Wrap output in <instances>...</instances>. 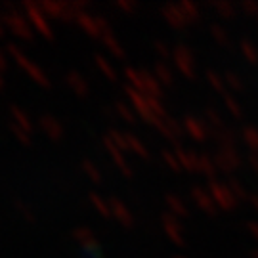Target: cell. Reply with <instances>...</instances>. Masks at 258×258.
Here are the masks:
<instances>
[{
  "label": "cell",
  "mask_w": 258,
  "mask_h": 258,
  "mask_svg": "<svg viewBox=\"0 0 258 258\" xmlns=\"http://www.w3.org/2000/svg\"><path fill=\"white\" fill-rule=\"evenodd\" d=\"M103 146H105V149H107V153L111 155V159L115 161V165H117V168L120 170V174L126 176V178H132V166L128 165V161H126V153L122 151V149H119L113 142H111V138H107V136H103Z\"/></svg>",
  "instance_id": "14"
},
{
  "label": "cell",
  "mask_w": 258,
  "mask_h": 258,
  "mask_svg": "<svg viewBox=\"0 0 258 258\" xmlns=\"http://www.w3.org/2000/svg\"><path fill=\"white\" fill-rule=\"evenodd\" d=\"M161 226H163V231H165L166 237L172 241V245L184 247L185 245L184 228H182V224H180V220L176 218L174 214H170L168 211L163 212L161 214Z\"/></svg>",
  "instance_id": "7"
},
{
  "label": "cell",
  "mask_w": 258,
  "mask_h": 258,
  "mask_svg": "<svg viewBox=\"0 0 258 258\" xmlns=\"http://www.w3.org/2000/svg\"><path fill=\"white\" fill-rule=\"evenodd\" d=\"M161 159H163V163H165L172 172H182V166H180V161H178V157H176L174 151H170V149H163Z\"/></svg>",
  "instance_id": "36"
},
{
  "label": "cell",
  "mask_w": 258,
  "mask_h": 258,
  "mask_svg": "<svg viewBox=\"0 0 258 258\" xmlns=\"http://www.w3.org/2000/svg\"><path fill=\"white\" fill-rule=\"evenodd\" d=\"M102 44L105 46V50L109 52L113 57H117V59H122L124 55H126V52H124V46L120 44V40L117 37H115V33L113 31H109V33H105L102 38Z\"/></svg>",
  "instance_id": "21"
},
{
  "label": "cell",
  "mask_w": 258,
  "mask_h": 258,
  "mask_svg": "<svg viewBox=\"0 0 258 258\" xmlns=\"http://www.w3.org/2000/svg\"><path fill=\"white\" fill-rule=\"evenodd\" d=\"M4 86H6V79H4V73L0 71V92L4 90Z\"/></svg>",
  "instance_id": "49"
},
{
  "label": "cell",
  "mask_w": 258,
  "mask_h": 258,
  "mask_svg": "<svg viewBox=\"0 0 258 258\" xmlns=\"http://www.w3.org/2000/svg\"><path fill=\"white\" fill-rule=\"evenodd\" d=\"M172 61H174L176 69L180 71L182 77L187 81H194L197 77V67H195V55L185 44H178L174 46V54H172Z\"/></svg>",
  "instance_id": "6"
},
{
  "label": "cell",
  "mask_w": 258,
  "mask_h": 258,
  "mask_svg": "<svg viewBox=\"0 0 258 258\" xmlns=\"http://www.w3.org/2000/svg\"><path fill=\"white\" fill-rule=\"evenodd\" d=\"M124 94H126V98H128L130 107L136 111V115H138V117H142V120H144V122H148V124H151V126H153V122L157 120V117L153 115L151 107H149V98H148V96H146V94H142L140 90H136V88H132L130 84H126V86H124Z\"/></svg>",
  "instance_id": "5"
},
{
  "label": "cell",
  "mask_w": 258,
  "mask_h": 258,
  "mask_svg": "<svg viewBox=\"0 0 258 258\" xmlns=\"http://www.w3.org/2000/svg\"><path fill=\"white\" fill-rule=\"evenodd\" d=\"M174 153L180 161V166L185 172H199V153L194 149H185L182 146H176Z\"/></svg>",
  "instance_id": "18"
},
{
  "label": "cell",
  "mask_w": 258,
  "mask_h": 258,
  "mask_svg": "<svg viewBox=\"0 0 258 258\" xmlns=\"http://www.w3.org/2000/svg\"><path fill=\"white\" fill-rule=\"evenodd\" d=\"M182 128H184V134H187L197 144H203V142L209 140L207 122H205V119H199L195 115H185L182 119Z\"/></svg>",
  "instance_id": "8"
},
{
  "label": "cell",
  "mask_w": 258,
  "mask_h": 258,
  "mask_svg": "<svg viewBox=\"0 0 258 258\" xmlns=\"http://www.w3.org/2000/svg\"><path fill=\"white\" fill-rule=\"evenodd\" d=\"M126 140H128V148H130V153H134V155H138L140 159H151V153H149L148 146L142 142V138H138L136 134H126Z\"/></svg>",
  "instance_id": "26"
},
{
  "label": "cell",
  "mask_w": 258,
  "mask_h": 258,
  "mask_svg": "<svg viewBox=\"0 0 258 258\" xmlns=\"http://www.w3.org/2000/svg\"><path fill=\"white\" fill-rule=\"evenodd\" d=\"M14 207H16V211L21 214V218L25 222H29V224H33V222L37 220V216H35V212H33V209L29 207L25 201H21V199H16L14 201Z\"/></svg>",
  "instance_id": "34"
},
{
  "label": "cell",
  "mask_w": 258,
  "mask_h": 258,
  "mask_svg": "<svg viewBox=\"0 0 258 258\" xmlns=\"http://www.w3.org/2000/svg\"><path fill=\"white\" fill-rule=\"evenodd\" d=\"M21 10H23V14L27 16L29 23L33 25L35 33H38L40 37L48 38V40L54 38V31H52V25H50V19H48L46 14L42 12L40 4L31 2V0H25V2H21Z\"/></svg>",
  "instance_id": "3"
},
{
  "label": "cell",
  "mask_w": 258,
  "mask_h": 258,
  "mask_svg": "<svg viewBox=\"0 0 258 258\" xmlns=\"http://www.w3.org/2000/svg\"><path fill=\"white\" fill-rule=\"evenodd\" d=\"M65 83L69 86V90L75 96H79V98H86L90 94V84H88V81L79 71H75V69L65 73Z\"/></svg>",
  "instance_id": "16"
},
{
  "label": "cell",
  "mask_w": 258,
  "mask_h": 258,
  "mask_svg": "<svg viewBox=\"0 0 258 258\" xmlns=\"http://www.w3.org/2000/svg\"><path fill=\"white\" fill-rule=\"evenodd\" d=\"M10 130H12V134L16 136V140H18L21 146H31L33 144V138H31V132H27V130H23L21 126H18L16 122H10Z\"/></svg>",
  "instance_id": "37"
},
{
  "label": "cell",
  "mask_w": 258,
  "mask_h": 258,
  "mask_svg": "<svg viewBox=\"0 0 258 258\" xmlns=\"http://www.w3.org/2000/svg\"><path fill=\"white\" fill-rule=\"evenodd\" d=\"M105 136L111 138V142L117 146L119 149H122L124 153H130V148H128V140H126V132H119V130L111 128L105 132Z\"/></svg>",
  "instance_id": "31"
},
{
  "label": "cell",
  "mask_w": 258,
  "mask_h": 258,
  "mask_svg": "<svg viewBox=\"0 0 258 258\" xmlns=\"http://www.w3.org/2000/svg\"><path fill=\"white\" fill-rule=\"evenodd\" d=\"M38 4H40V8L46 14L48 19H63L67 8H69L67 0H42Z\"/></svg>",
  "instance_id": "19"
},
{
  "label": "cell",
  "mask_w": 258,
  "mask_h": 258,
  "mask_svg": "<svg viewBox=\"0 0 258 258\" xmlns=\"http://www.w3.org/2000/svg\"><path fill=\"white\" fill-rule=\"evenodd\" d=\"M230 136H231L230 132H228V130H224V132H220V134H218V140H220V142H224V144H230V142H231Z\"/></svg>",
  "instance_id": "47"
},
{
  "label": "cell",
  "mask_w": 258,
  "mask_h": 258,
  "mask_svg": "<svg viewBox=\"0 0 258 258\" xmlns=\"http://www.w3.org/2000/svg\"><path fill=\"white\" fill-rule=\"evenodd\" d=\"M153 128H157L166 140L170 142H178V140L184 136V128H182V122L180 120L172 119V117H166V119H157L153 122Z\"/></svg>",
  "instance_id": "13"
},
{
  "label": "cell",
  "mask_w": 258,
  "mask_h": 258,
  "mask_svg": "<svg viewBox=\"0 0 258 258\" xmlns=\"http://www.w3.org/2000/svg\"><path fill=\"white\" fill-rule=\"evenodd\" d=\"M149 107L153 111V115H155L157 119H166L168 115H166V107L163 105L161 100H157V98H149Z\"/></svg>",
  "instance_id": "39"
},
{
  "label": "cell",
  "mask_w": 258,
  "mask_h": 258,
  "mask_svg": "<svg viewBox=\"0 0 258 258\" xmlns=\"http://www.w3.org/2000/svg\"><path fill=\"white\" fill-rule=\"evenodd\" d=\"M153 75L157 77V81L161 83V86H172L174 84V73H172V69L165 61H155Z\"/></svg>",
  "instance_id": "24"
},
{
  "label": "cell",
  "mask_w": 258,
  "mask_h": 258,
  "mask_svg": "<svg viewBox=\"0 0 258 258\" xmlns=\"http://www.w3.org/2000/svg\"><path fill=\"white\" fill-rule=\"evenodd\" d=\"M189 197H191V201L197 205V209H201L205 214H209V216H214V214H216V205H214V201H212L211 194H209L207 189H203L201 185L191 187Z\"/></svg>",
  "instance_id": "15"
},
{
  "label": "cell",
  "mask_w": 258,
  "mask_h": 258,
  "mask_svg": "<svg viewBox=\"0 0 258 258\" xmlns=\"http://www.w3.org/2000/svg\"><path fill=\"white\" fill-rule=\"evenodd\" d=\"M226 105H228V107H230V111H233L235 115H239V109H237V103L233 102V98H230V96H228V98H226Z\"/></svg>",
  "instance_id": "46"
},
{
  "label": "cell",
  "mask_w": 258,
  "mask_h": 258,
  "mask_svg": "<svg viewBox=\"0 0 258 258\" xmlns=\"http://www.w3.org/2000/svg\"><path fill=\"white\" fill-rule=\"evenodd\" d=\"M2 21L12 35H16L21 40H33L35 38V29L29 23L27 16L23 14V10L19 8H8L2 16Z\"/></svg>",
  "instance_id": "2"
},
{
  "label": "cell",
  "mask_w": 258,
  "mask_h": 258,
  "mask_svg": "<svg viewBox=\"0 0 258 258\" xmlns=\"http://www.w3.org/2000/svg\"><path fill=\"white\" fill-rule=\"evenodd\" d=\"M71 6H73L77 12H86V8L90 6L88 0H71Z\"/></svg>",
  "instance_id": "45"
},
{
  "label": "cell",
  "mask_w": 258,
  "mask_h": 258,
  "mask_svg": "<svg viewBox=\"0 0 258 258\" xmlns=\"http://www.w3.org/2000/svg\"><path fill=\"white\" fill-rule=\"evenodd\" d=\"M205 122L211 124V126H220L222 119H220V115L212 109V107H207V109H205Z\"/></svg>",
  "instance_id": "41"
},
{
  "label": "cell",
  "mask_w": 258,
  "mask_h": 258,
  "mask_svg": "<svg viewBox=\"0 0 258 258\" xmlns=\"http://www.w3.org/2000/svg\"><path fill=\"white\" fill-rule=\"evenodd\" d=\"M140 75H142V94H146L148 98L161 100V98H163V86L157 81V77L153 75V71L140 69Z\"/></svg>",
  "instance_id": "17"
},
{
  "label": "cell",
  "mask_w": 258,
  "mask_h": 258,
  "mask_svg": "<svg viewBox=\"0 0 258 258\" xmlns=\"http://www.w3.org/2000/svg\"><path fill=\"white\" fill-rule=\"evenodd\" d=\"M94 61H96V65H98V69L102 71V75L107 79V81H119V71L115 69V65L111 63L109 57H105V55L102 54H96L94 55Z\"/></svg>",
  "instance_id": "22"
},
{
  "label": "cell",
  "mask_w": 258,
  "mask_h": 258,
  "mask_svg": "<svg viewBox=\"0 0 258 258\" xmlns=\"http://www.w3.org/2000/svg\"><path fill=\"white\" fill-rule=\"evenodd\" d=\"M207 81H209V84H211L212 88L216 90V92H224V83H222V79L218 77V73H214V71H207Z\"/></svg>",
  "instance_id": "40"
},
{
  "label": "cell",
  "mask_w": 258,
  "mask_h": 258,
  "mask_svg": "<svg viewBox=\"0 0 258 258\" xmlns=\"http://www.w3.org/2000/svg\"><path fill=\"white\" fill-rule=\"evenodd\" d=\"M211 35H212V38H214L216 42H220V44H226V42H228V37H226V33H224V29L218 27V25H211Z\"/></svg>",
  "instance_id": "42"
},
{
  "label": "cell",
  "mask_w": 258,
  "mask_h": 258,
  "mask_svg": "<svg viewBox=\"0 0 258 258\" xmlns=\"http://www.w3.org/2000/svg\"><path fill=\"white\" fill-rule=\"evenodd\" d=\"M214 10L220 14L222 18H231V14H233V10H231L230 4H226V2H216V4H212Z\"/></svg>",
  "instance_id": "43"
},
{
  "label": "cell",
  "mask_w": 258,
  "mask_h": 258,
  "mask_svg": "<svg viewBox=\"0 0 258 258\" xmlns=\"http://www.w3.org/2000/svg\"><path fill=\"white\" fill-rule=\"evenodd\" d=\"M8 65H10V54H8V52H4V50L0 48V71L4 73V71L8 69Z\"/></svg>",
  "instance_id": "44"
},
{
  "label": "cell",
  "mask_w": 258,
  "mask_h": 258,
  "mask_svg": "<svg viewBox=\"0 0 258 258\" xmlns=\"http://www.w3.org/2000/svg\"><path fill=\"white\" fill-rule=\"evenodd\" d=\"M107 201H109V207H111V216L119 222L122 228L132 230V228H134V224H136L132 211H130L128 207L120 201L119 197H109Z\"/></svg>",
  "instance_id": "11"
},
{
  "label": "cell",
  "mask_w": 258,
  "mask_h": 258,
  "mask_svg": "<svg viewBox=\"0 0 258 258\" xmlns=\"http://www.w3.org/2000/svg\"><path fill=\"white\" fill-rule=\"evenodd\" d=\"M10 117H12V122H16L18 126H21L23 130H27L33 134V130H35V124H33V120L29 117L25 111L21 109L19 105H12L10 107Z\"/></svg>",
  "instance_id": "23"
},
{
  "label": "cell",
  "mask_w": 258,
  "mask_h": 258,
  "mask_svg": "<svg viewBox=\"0 0 258 258\" xmlns=\"http://www.w3.org/2000/svg\"><path fill=\"white\" fill-rule=\"evenodd\" d=\"M216 163L212 161L209 155H203V153H199V174H205L212 178V176L216 174Z\"/></svg>",
  "instance_id": "33"
},
{
  "label": "cell",
  "mask_w": 258,
  "mask_h": 258,
  "mask_svg": "<svg viewBox=\"0 0 258 258\" xmlns=\"http://www.w3.org/2000/svg\"><path fill=\"white\" fill-rule=\"evenodd\" d=\"M115 8L122 12L124 16H134L140 6L136 0H115Z\"/></svg>",
  "instance_id": "38"
},
{
  "label": "cell",
  "mask_w": 258,
  "mask_h": 258,
  "mask_svg": "<svg viewBox=\"0 0 258 258\" xmlns=\"http://www.w3.org/2000/svg\"><path fill=\"white\" fill-rule=\"evenodd\" d=\"M226 79H228V83L231 84V86H235V88H239V81H237V79H235V75H228V77H226Z\"/></svg>",
  "instance_id": "48"
},
{
  "label": "cell",
  "mask_w": 258,
  "mask_h": 258,
  "mask_svg": "<svg viewBox=\"0 0 258 258\" xmlns=\"http://www.w3.org/2000/svg\"><path fill=\"white\" fill-rule=\"evenodd\" d=\"M214 163H216V166L220 168V170H231L233 166L237 165V157H235V153H231L228 148L220 149V151H216V157H214Z\"/></svg>",
  "instance_id": "25"
},
{
  "label": "cell",
  "mask_w": 258,
  "mask_h": 258,
  "mask_svg": "<svg viewBox=\"0 0 258 258\" xmlns=\"http://www.w3.org/2000/svg\"><path fill=\"white\" fill-rule=\"evenodd\" d=\"M209 194H211L214 205H216L218 209H222V211H228V209H231L233 203H235L230 187L220 184V182H216V180H211V184H209Z\"/></svg>",
  "instance_id": "10"
},
{
  "label": "cell",
  "mask_w": 258,
  "mask_h": 258,
  "mask_svg": "<svg viewBox=\"0 0 258 258\" xmlns=\"http://www.w3.org/2000/svg\"><path fill=\"white\" fill-rule=\"evenodd\" d=\"M88 199H90V205H92L96 212L102 216V218H111V207H109V201L107 199H103L100 194H88Z\"/></svg>",
  "instance_id": "27"
},
{
  "label": "cell",
  "mask_w": 258,
  "mask_h": 258,
  "mask_svg": "<svg viewBox=\"0 0 258 258\" xmlns=\"http://www.w3.org/2000/svg\"><path fill=\"white\" fill-rule=\"evenodd\" d=\"M71 235H73V239L77 241L81 247L96 239V235H94L92 228H88V226H77V228L71 231Z\"/></svg>",
  "instance_id": "30"
},
{
  "label": "cell",
  "mask_w": 258,
  "mask_h": 258,
  "mask_svg": "<svg viewBox=\"0 0 258 258\" xmlns=\"http://www.w3.org/2000/svg\"><path fill=\"white\" fill-rule=\"evenodd\" d=\"M174 258H185V256H174Z\"/></svg>",
  "instance_id": "51"
},
{
  "label": "cell",
  "mask_w": 258,
  "mask_h": 258,
  "mask_svg": "<svg viewBox=\"0 0 258 258\" xmlns=\"http://www.w3.org/2000/svg\"><path fill=\"white\" fill-rule=\"evenodd\" d=\"M159 14L166 21V25L172 27L174 31H184L189 25L184 16V12L180 8V4H165V6H161Z\"/></svg>",
  "instance_id": "9"
},
{
  "label": "cell",
  "mask_w": 258,
  "mask_h": 258,
  "mask_svg": "<svg viewBox=\"0 0 258 258\" xmlns=\"http://www.w3.org/2000/svg\"><path fill=\"white\" fill-rule=\"evenodd\" d=\"M6 52L10 54L12 61H16V65H18L19 69H23V71L27 73L29 79H31L35 84L42 86V88H50V86H52V81H50V77L46 75V71H44L40 65L35 63V61H33V59H31L18 44H14V42L8 44Z\"/></svg>",
  "instance_id": "1"
},
{
  "label": "cell",
  "mask_w": 258,
  "mask_h": 258,
  "mask_svg": "<svg viewBox=\"0 0 258 258\" xmlns=\"http://www.w3.org/2000/svg\"><path fill=\"white\" fill-rule=\"evenodd\" d=\"M153 52L157 54V57L159 59H170L172 57V54H174V48L168 46V42H165V40H155L153 42Z\"/></svg>",
  "instance_id": "35"
},
{
  "label": "cell",
  "mask_w": 258,
  "mask_h": 258,
  "mask_svg": "<svg viewBox=\"0 0 258 258\" xmlns=\"http://www.w3.org/2000/svg\"><path fill=\"white\" fill-rule=\"evenodd\" d=\"M75 23L81 27V31H84L88 37L92 38H102L105 33L113 31L107 19L102 18V16H94L90 12H79Z\"/></svg>",
  "instance_id": "4"
},
{
  "label": "cell",
  "mask_w": 258,
  "mask_h": 258,
  "mask_svg": "<svg viewBox=\"0 0 258 258\" xmlns=\"http://www.w3.org/2000/svg\"><path fill=\"white\" fill-rule=\"evenodd\" d=\"M180 8L184 12V16L189 25L195 23V21H199V18H201V10H199V6H197L195 2H191V0H182V2H180Z\"/></svg>",
  "instance_id": "29"
},
{
  "label": "cell",
  "mask_w": 258,
  "mask_h": 258,
  "mask_svg": "<svg viewBox=\"0 0 258 258\" xmlns=\"http://www.w3.org/2000/svg\"><path fill=\"white\" fill-rule=\"evenodd\" d=\"M115 111H117V115H119L124 122H128V124H134V122H136V117H138L136 111L132 109L130 105H126L124 102H115Z\"/></svg>",
  "instance_id": "32"
},
{
  "label": "cell",
  "mask_w": 258,
  "mask_h": 258,
  "mask_svg": "<svg viewBox=\"0 0 258 258\" xmlns=\"http://www.w3.org/2000/svg\"><path fill=\"white\" fill-rule=\"evenodd\" d=\"M81 168H83V172L86 174L88 180H92L94 184H102L103 182V176L100 172V168L96 166V163H92L90 159H83L81 161Z\"/></svg>",
  "instance_id": "28"
},
{
  "label": "cell",
  "mask_w": 258,
  "mask_h": 258,
  "mask_svg": "<svg viewBox=\"0 0 258 258\" xmlns=\"http://www.w3.org/2000/svg\"><path fill=\"white\" fill-rule=\"evenodd\" d=\"M165 203H166V209L170 214H174L176 218L180 220V218H189V209H187V205L182 197H178L174 194H168L165 195Z\"/></svg>",
  "instance_id": "20"
},
{
  "label": "cell",
  "mask_w": 258,
  "mask_h": 258,
  "mask_svg": "<svg viewBox=\"0 0 258 258\" xmlns=\"http://www.w3.org/2000/svg\"><path fill=\"white\" fill-rule=\"evenodd\" d=\"M38 126L52 142H59L65 134L63 122L54 115H50V113H44V115L38 117Z\"/></svg>",
  "instance_id": "12"
},
{
  "label": "cell",
  "mask_w": 258,
  "mask_h": 258,
  "mask_svg": "<svg viewBox=\"0 0 258 258\" xmlns=\"http://www.w3.org/2000/svg\"><path fill=\"white\" fill-rule=\"evenodd\" d=\"M4 27H6V25H4V21H2V18H0V38L4 37V33H6V31H4Z\"/></svg>",
  "instance_id": "50"
}]
</instances>
